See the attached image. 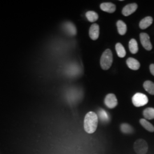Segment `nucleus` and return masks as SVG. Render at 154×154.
<instances>
[{"instance_id": "f257e3e1", "label": "nucleus", "mask_w": 154, "mask_h": 154, "mask_svg": "<svg viewBox=\"0 0 154 154\" xmlns=\"http://www.w3.org/2000/svg\"><path fill=\"white\" fill-rule=\"evenodd\" d=\"M98 123V116L93 111L88 112L84 119V128L86 132L93 134L97 128Z\"/></svg>"}, {"instance_id": "f03ea898", "label": "nucleus", "mask_w": 154, "mask_h": 154, "mask_svg": "<svg viewBox=\"0 0 154 154\" xmlns=\"http://www.w3.org/2000/svg\"><path fill=\"white\" fill-rule=\"evenodd\" d=\"M113 61V56L110 49L105 50L100 58V66L102 69L107 70L109 69L112 65Z\"/></svg>"}, {"instance_id": "7ed1b4c3", "label": "nucleus", "mask_w": 154, "mask_h": 154, "mask_svg": "<svg viewBox=\"0 0 154 154\" xmlns=\"http://www.w3.org/2000/svg\"><path fill=\"white\" fill-rule=\"evenodd\" d=\"M132 103L135 107H139L147 104L149 99L147 95L142 93H136L132 98Z\"/></svg>"}, {"instance_id": "20e7f679", "label": "nucleus", "mask_w": 154, "mask_h": 154, "mask_svg": "<svg viewBox=\"0 0 154 154\" xmlns=\"http://www.w3.org/2000/svg\"><path fill=\"white\" fill-rule=\"evenodd\" d=\"M148 144L144 139H138L134 144V149L138 154H146L148 151Z\"/></svg>"}, {"instance_id": "39448f33", "label": "nucleus", "mask_w": 154, "mask_h": 154, "mask_svg": "<svg viewBox=\"0 0 154 154\" xmlns=\"http://www.w3.org/2000/svg\"><path fill=\"white\" fill-rule=\"evenodd\" d=\"M105 104L108 108H115L118 105V100L114 94H109L105 99Z\"/></svg>"}, {"instance_id": "423d86ee", "label": "nucleus", "mask_w": 154, "mask_h": 154, "mask_svg": "<svg viewBox=\"0 0 154 154\" xmlns=\"http://www.w3.org/2000/svg\"><path fill=\"white\" fill-rule=\"evenodd\" d=\"M140 40L143 48L147 50H151L152 49V46L150 41V38L147 33H142L140 34Z\"/></svg>"}, {"instance_id": "0eeeda50", "label": "nucleus", "mask_w": 154, "mask_h": 154, "mask_svg": "<svg viewBox=\"0 0 154 154\" xmlns=\"http://www.w3.org/2000/svg\"><path fill=\"white\" fill-rule=\"evenodd\" d=\"M138 5L135 3L130 4L125 6L122 9V14L125 16H128L137 11Z\"/></svg>"}, {"instance_id": "6e6552de", "label": "nucleus", "mask_w": 154, "mask_h": 154, "mask_svg": "<svg viewBox=\"0 0 154 154\" xmlns=\"http://www.w3.org/2000/svg\"><path fill=\"white\" fill-rule=\"evenodd\" d=\"M90 37L93 40H97L99 36V26L97 23H94L89 29Z\"/></svg>"}, {"instance_id": "1a4fd4ad", "label": "nucleus", "mask_w": 154, "mask_h": 154, "mask_svg": "<svg viewBox=\"0 0 154 154\" xmlns=\"http://www.w3.org/2000/svg\"><path fill=\"white\" fill-rule=\"evenodd\" d=\"M100 8L102 11L109 13H112L116 10V6L111 2H103L100 4Z\"/></svg>"}, {"instance_id": "9d476101", "label": "nucleus", "mask_w": 154, "mask_h": 154, "mask_svg": "<svg viewBox=\"0 0 154 154\" xmlns=\"http://www.w3.org/2000/svg\"><path fill=\"white\" fill-rule=\"evenodd\" d=\"M128 67L132 70H138L140 68V63L139 61L133 58H128L126 61Z\"/></svg>"}, {"instance_id": "9b49d317", "label": "nucleus", "mask_w": 154, "mask_h": 154, "mask_svg": "<svg viewBox=\"0 0 154 154\" xmlns=\"http://www.w3.org/2000/svg\"><path fill=\"white\" fill-rule=\"evenodd\" d=\"M64 29L66 32L71 35H75L77 34V28L72 22H66L64 25Z\"/></svg>"}, {"instance_id": "f8f14e48", "label": "nucleus", "mask_w": 154, "mask_h": 154, "mask_svg": "<svg viewBox=\"0 0 154 154\" xmlns=\"http://www.w3.org/2000/svg\"><path fill=\"white\" fill-rule=\"evenodd\" d=\"M153 19L151 17H146L140 21L139 23V27L141 29H146L152 23Z\"/></svg>"}, {"instance_id": "ddd939ff", "label": "nucleus", "mask_w": 154, "mask_h": 154, "mask_svg": "<svg viewBox=\"0 0 154 154\" xmlns=\"http://www.w3.org/2000/svg\"><path fill=\"white\" fill-rule=\"evenodd\" d=\"M116 26L118 28V33L122 35H125L127 32V25L126 24L122 21V20H119L116 22Z\"/></svg>"}, {"instance_id": "4468645a", "label": "nucleus", "mask_w": 154, "mask_h": 154, "mask_svg": "<svg viewBox=\"0 0 154 154\" xmlns=\"http://www.w3.org/2000/svg\"><path fill=\"white\" fill-rule=\"evenodd\" d=\"M116 53L120 58H123L126 56V51L125 48L121 43H117L116 45Z\"/></svg>"}, {"instance_id": "2eb2a0df", "label": "nucleus", "mask_w": 154, "mask_h": 154, "mask_svg": "<svg viewBox=\"0 0 154 154\" xmlns=\"http://www.w3.org/2000/svg\"><path fill=\"white\" fill-rule=\"evenodd\" d=\"M129 49L132 54H136L138 53V45L137 41L135 39L132 38L129 42Z\"/></svg>"}, {"instance_id": "dca6fc26", "label": "nucleus", "mask_w": 154, "mask_h": 154, "mask_svg": "<svg viewBox=\"0 0 154 154\" xmlns=\"http://www.w3.org/2000/svg\"><path fill=\"white\" fill-rule=\"evenodd\" d=\"M143 88L149 94L151 95H154V83L147 81L143 83Z\"/></svg>"}, {"instance_id": "f3484780", "label": "nucleus", "mask_w": 154, "mask_h": 154, "mask_svg": "<svg viewBox=\"0 0 154 154\" xmlns=\"http://www.w3.org/2000/svg\"><path fill=\"white\" fill-rule=\"evenodd\" d=\"M143 116L146 119H154V109L152 107H149L143 111Z\"/></svg>"}, {"instance_id": "a211bd4d", "label": "nucleus", "mask_w": 154, "mask_h": 154, "mask_svg": "<svg viewBox=\"0 0 154 154\" xmlns=\"http://www.w3.org/2000/svg\"><path fill=\"white\" fill-rule=\"evenodd\" d=\"M140 123L141 125L149 132H154V126L150 123L149 122L147 121L146 119H141L140 120Z\"/></svg>"}, {"instance_id": "6ab92c4d", "label": "nucleus", "mask_w": 154, "mask_h": 154, "mask_svg": "<svg viewBox=\"0 0 154 154\" xmlns=\"http://www.w3.org/2000/svg\"><path fill=\"white\" fill-rule=\"evenodd\" d=\"M86 17L90 22H95L98 19V14L94 11H88L86 13Z\"/></svg>"}, {"instance_id": "aec40b11", "label": "nucleus", "mask_w": 154, "mask_h": 154, "mask_svg": "<svg viewBox=\"0 0 154 154\" xmlns=\"http://www.w3.org/2000/svg\"><path fill=\"white\" fill-rule=\"evenodd\" d=\"M121 130L122 132L125 134H131L134 131L133 128L131 125L127 124V123H123L121 125Z\"/></svg>"}, {"instance_id": "412c9836", "label": "nucleus", "mask_w": 154, "mask_h": 154, "mask_svg": "<svg viewBox=\"0 0 154 154\" xmlns=\"http://www.w3.org/2000/svg\"><path fill=\"white\" fill-rule=\"evenodd\" d=\"M98 116L100 119L103 122H108L109 121V116L106 111L103 109H100L98 111Z\"/></svg>"}, {"instance_id": "4be33fe9", "label": "nucleus", "mask_w": 154, "mask_h": 154, "mask_svg": "<svg viewBox=\"0 0 154 154\" xmlns=\"http://www.w3.org/2000/svg\"><path fill=\"white\" fill-rule=\"evenodd\" d=\"M149 70L151 73L154 76V64H151L149 66Z\"/></svg>"}]
</instances>
